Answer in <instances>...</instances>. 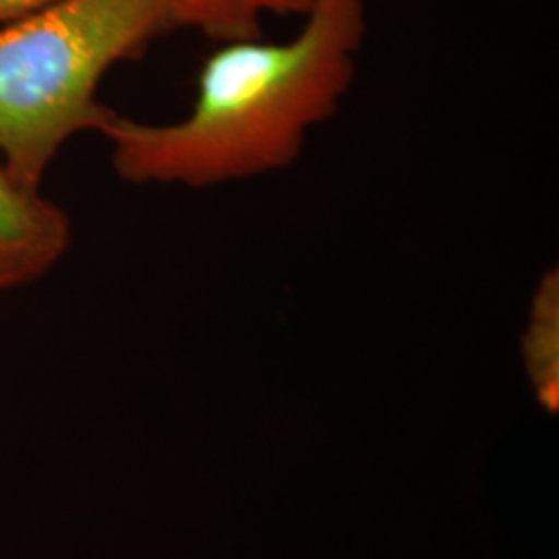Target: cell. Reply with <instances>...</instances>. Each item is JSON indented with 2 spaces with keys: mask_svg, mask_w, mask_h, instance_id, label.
I'll list each match as a JSON object with an SVG mask.
<instances>
[{
  "mask_svg": "<svg viewBox=\"0 0 559 559\" xmlns=\"http://www.w3.org/2000/svg\"><path fill=\"white\" fill-rule=\"evenodd\" d=\"M526 371L540 402L556 411L559 402V274H543L533 295L528 330L522 342Z\"/></svg>",
  "mask_w": 559,
  "mask_h": 559,
  "instance_id": "cell-5",
  "label": "cell"
},
{
  "mask_svg": "<svg viewBox=\"0 0 559 559\" xmlns=\"http://www.w3.org/2000/svg\"><path fill=\"white\" fill-rule=\"evenodd\" d=\"M73 245L69 214L23 185L0 156V293L50 274Z\"/></svg>",
  "mask_w": 559,
  "mask_h": 559,
  "instance_id": "cell-3",
  "label": "cell"
},
{
  "mask_svg": "<svg viewBox=\"0 0 559 559\" xmlns=\"http://www.w3.org/2000/svg\"><path fill=\"white\" fill-rule=\"evenodd\" d=\"M57 0H0V23L17 20L27 13L44 9Z\"/></svg>",
  "mask_w": 559,
  "mask_h": 559,
  "instance_id": "cell-6",
  "label": "cell"
},
{
  "mask_svg": "<svg viewBox=\"0 0 559 559\" xmlns=\"http://www.w3.org/2000/svg\"><path fill=\"white\" fill-rule=\"evenodd\" d=\"M175 29V0H57L0 23V156L40 189L67 141L98 133L100 83Z\"/></svg>",
  "mask_w": 559,
  "mask_h": 559,
  "instance_id": "cell-2",
  "label": "cell"
},
{
  "mask_svg": "<svg viewBox=\"0 0 559 559\" xmlns=\"http://www.w3.org/2000/svg\"><path fill=\"white\" fill-rule=\"evenodd\" d=\"M316 0H175V27L193 29L210 40L260 38L265 17H305Z\"/></svg>",
  "mask_w": 559,
  "mask_h": 559,
  "instance_id": "cell-4",
  "label": "cell"
},
{
  "mask_svg": "<svg viewBox=\"0 0 559 559\" xmlns=\"http://www.w3.org/2000/svg\"><path fill=\"white\" fill-rule=\"evenodd\" d=\"M282 41H222L203 60L189 112L143 122L117 110L98 135L131 185L210 189L290 168L309 135L338 112L357 75L365 0H316Z\"/></svg>",
  "mask_w": 559,
  "mask_h": 559,
  "instance_id": "cell-1",
  "label": "cell"
}]
</instances>
